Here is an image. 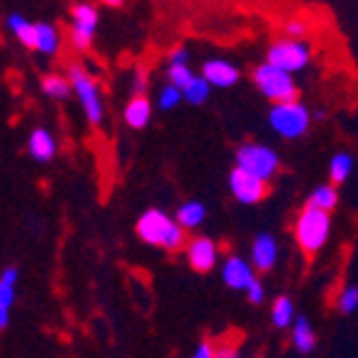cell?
Segmentation results:
<instances>
[{
    "mask_svg": "<svg viewBox=\"0 0 358 358\" xmlns=\"http://www.w3.org/2000/svg\"><path fill=\"white\" fill-rule=\"evenodd\" d=\"M134 231H137V236H140L145 244L159 246L164 252H179V249L187 244V229L177 219L167 217L162 209H147V212L137 219Z\"/></svg>",
    "mask_w": 358,
    "mask_h": 358,
    "instance_id": "1",
    "label": "cell"
},
{
    "mask_svg": "<svg viewBox=\"0 0 358 358\" xmlns=\"http://www.w3.org/2000/svg\"><path fill=\"white\" fill-rule=\"evenodd\" d=\"M331 234V217L329 212L313 209L306 204L296 219V241L306 254H319Z\"/></svg>",
    "mask_w": 358,
    "mask_h": 358,
    "instance_id": "2",
    "label": "cell"
},
{
    "mask_svg": "<svg viewBox=\"0 0 358 358\" xmlns=\"http://www.w3.org/2000/svg\"><path fill=\"white\" fill-rule=\"evenodd\" d=\"M254 85H257L259 92H262L264 97H268L274 105L296 102V97H299V87H296V83H294V78H291L289 73H284V70H279V67L268 65V62H264V65H259L257 70H254Z\"/></svg>",
    "mask_w": 358,
    "mask_h": 358,
    "instance_id": "3",
    "label": "cell"
},
{
    "mask_svg": "<svg viewBox=\"0 0 358 358\" xmlns=\"http://www.w3.org/2000/svg\"><path fill=\"white\" fill-rule=\"evenodd\" d=\"M67 78L73 85V92L78 95L80 105L85 110V117L90 124H100L105 117V107H102V97H100V87H97L95 78L85 70L83 65H70L67 70Z\"/></svg>",
    "mask_w": 358,
    "mask_h": 358,
    "instance_id": "4",
    "label": "cell"
},
{
    "mask_svg": "<svg viewBox=\"0 0 358 358\" xmlns=\"http://www.w3.org/2000/svg\"><path fill=\"white\" fill-rule=\"evenodd\" d=\"M268 124L274 132H279L286 140H296L311 124V115L308 110L301 105V102H281V105H274L271 112H268Z\"/></svg>",
    "mask_w": 358,
    "mask_h": 358,
    "instance_id": "5",
    "label": "cell"
},
{
    "mask_svg": "<svg viewBox=\"0 0 358 358\" xmlns=\"http://www.w3.org/2000/svg\"><path fill=\"white\" fill-rule=\"evenodd\" d=\"M236 167L268 182L279 172V157L271 147L259 145V142H246L236 150Z\"/></svg>",
    "mask_w": 358,
    "mask_h": 358,
    "instance_id": "6",
    "label": "cell"
},
{
    "mask_svg": "<svg viewBox=\"0 0 358 358\" xmlns=\"http://www.w3.org/2000/svg\"><path fill=\"white\" fill-rule=\"evenodd\" d=\"M266 62L289 75L301 73L303 67L311 62V45H308L306 40H291V38L276 40V43L268 48Z\"/></svg>",
    "mask_w": 358,
    "mask_h": 358,
    "instance_id": "7",
    "label": "cell"
},
{
    "mask_svg": "<svg viewBox=\"0 0 358 358\" xmlns=\"http://www.w3.org/2000/svg\"><path fill=\"white\" fill-rule=\"evenodd\" d=\"M73 30H70V40L78 50H90L92 48V38H95V30L100 25V13L92 3H78L73 8Z\"/></svg>",
    "mask_w": 358,
    "mask_h": 358,
    "instance_id": "8",
    "label": "cell"
},
{
    "mask_svg": "<svg viewBox=\"0 0 358 358\" xmlns=\"http://www.w3.org/2000/svg\"><path fill=\"white\" fill-rule=\"evenodd\" d=\"M229 189L236 196V201H241V204H257V201H262L266 196L268 185L264 179L234 167L229 174Z\"/></svg>",
    "mask_w": 358,
    "mask_h": 358,
    "instance_id": "9",
    "label": "cell"
},
{
    "mask_svg": "<svg viewBox=\"0 0 358 358\" xmlns=\"http://www.w3.org/2000/svg\"><path fill=\"white\" fill-rule=\"evenodd\" d=\"M187 259H189V266L199 274H209L217 264V244H214L209 236H194V239L187 244Z\"/></svg>",
    "mask_w": 358,
    "mask_h": 358,
    "instance_id": "10",
    "label": "cell"
},
{
    "mask_svg": "<svg viewBox=\"0 0 358 358\" xmlns=\"http://www.w3.org/2000/svg\"><path fill=\"white\" fill-rule=\"evenodd\" d=\"M222 279L229 289L246 291L257 281V276H254V266L249 262H244L241 257H229L222 266Z\"/></svg>",
    "mask_w": 358,
    "mask_h": 358,
    "instance_id": "11",
    "label": "cell"
},
{
    "mask_svg": "<svg viewBox=\"0 0 358 358\" xmlns=\"http://www.w3.org/2000/svg\"><path fill=\"white\" fill-rule=\"evenodd\" d=\"M201 78L207 80L212 87H231V85L239 83V67L231 65L229 60L214 57V60L204 62V67H201Z\"/></svg>",
    "mask_w": 358,
    "mask_h": 358,
    "instance_id": "12",
    "label": "cell"
},
{
    "mask_svg": "<svg viewBox=\"0 0 358 358\" xmlns=\"http://www.w3.org/2000/svg\"><path fill=\"white\" fill-rule=\"evenodd\" d=\"M279 259V244L271 234H259L252 244V264L259 271H271Z\"/></svg>",
    "mask_w": 358,
    "mask_h": 358,
    "instance_id": "13",
    "label": "cell"
},
{
    "mask_svg": "<svg viewBox=\"0 0 358 358\" xmlns=\"http://www.w3.org/2000/svg\"><path fill=\"white\" fill-rule=\"evenodd\" d=\"M57 152V142L52 137V132H48L45 127H38L30 132L28 137V155L35 162H50Z\"/></svg>",
    "mask_w": 358,
    "mask_h": 358,
    "instance_id": "14",
    "label": "cell"
},
{
    "mask_svg": "<svg viewBox=\"0 0 358 358\" xmlns=\"http://www.w3.org/2000/svg\"><path fill=\"white\" fill-rule=\"evenodd\" d=\"M8 30H10L25 48L38 50V22H30L28 17L10 13V15H8Z\"/></svg>",
    "mask_w": 358,
    "mask_h": 358,
    "instance_id": "15",
    "label": "cell"
},
{
    "mask_svg": "<svg viewBox=\"0 0 358 358\" xmlns=\"http://www.w3.org/2000/svg\"><path fill=\"white\" fill-rule=\"evenodd\" d=\"M152 120V102L145 95L132 97L124 107V122L132 129H145Z\"/></svg>",
    "mask_w": 358,
    "mask_h": 358,
    "instance_id": "16",
    "label": "cell"
},
{
    "mask_svg": "<svg viewBox=\"0 0 358 358\" xmlns=\"http://www.w3.org/2000/svg\"><path fill=\"white\" fill-rule=\"evenodd\" d=\"M291 341H294L296 351H301V353H311L313 348H316V331L311 329L308 319L299 316V319L294 321V331H291Z\"/></svg>",
    "mask_w": 358,
    "mask_h": 358,
    "instance_id": "17",
    "label": "cell"
},
{
    "mask_svg": "<svg viewBox=\"0 0 358 358\" xmlns=\"http://www.w3.org/2000/svg\"><path fill=\"white\" fill-rule=\"evenodd\" d=\"M40 87H43L45 95L52 97V100H67V97L73 95V85H70L67 75H57V73L45 75Z\"/></svg>",
    "mask_w": 358,
    "mask_h": 358,
    "instance_id": "18",
    "label": "cell"
},
{
    "mask_svg": "<svg viewBox=\"0 0 358 358\" xmlns=\"http://www.w3.org/2000/svg\"><path fill=\"white\" fill-rule=\"evenodd\" d=\"M204 217H207V207L196 199L185 201V204L177 209V222L182 224L185 229H196V227L204 222Z\"/></svg>",
    "mask_w": 358,
    "mask_h": 358,
    "instance_id": "19",
    "label": "cell"
},
{
    "mask_svg": "<svg viewBox=\"0 0 358 358\" xmlns=\"http://www.w3.org/2000/svg\"><path fill=\"white\" fill-rule=\"evenodd\" d=\"M60 30L50 22H38V52L43 55H55L60 50Z\"/></svg>",
    "mask_w": 358,
    "mask_h": 358,
    "instance_id": "20",
    "label": "cell"
},
{
    "mask_svg": "<svg viewBox=\"0 0 358 358\" xmlns=\"http://www.w3.org/2000/svg\"><path fill=\"white\" fill-rule=\"evenodd\" d=\"M336 204H338V192H336L334 185H321L311 192L308 196V207L313 209H321V212H334Z\"/></svg>",
    "mask_w": 358,
    "mask_h": 358,
    "instance_id": "21",
    "label": "cell"
},
{
    "mask_svg": "<svg viewBox=\"0 0 358 358\" xmlns=\"http://www.w3.org/2000/svg\"><path fill=\"white\" fill-rule=\"evenodd\" d=\"M271 319H274L276 329H289L294 326L296 316H294V301L289 296H279L271 306Z\"/></svg>",
    "mask_w": 358,
    "mask_h": 358,
    "instance_id": "22",
    "label": "cell"
},
{
    "mask_svg": "<svg viewBox=\"0 0 358 358\" xmlns=\"http://www.w3.org/2000/svg\"><path fill=\"white\" fill-rule=\"evenodd\" d=\"M353 169V157L346 155V152H338V155H334V159H331L329 164V174H331V182L334 185H341V182H346L348 174H351Z\"/></svg>",
    "mask_w": 358,
    "mask_h": 358,
    "instance_id": "23",
    "label": "cell"
},
{
    "mask_svg": "<svg viewBox=\"0 0 358 358\" xmlns=\"http://www.w3.org/2000/svg\"><path fill=\"white\" fill-rule=\"evenodd\" d=\"M209 90H212V85L199 75V78H194L185 90H182V95H185V100L189 102V105H201V102H207Z\"/></svg>",
    "mask_w": 358,
    "mask_h": 358,
    "instance_id": "24",
    "label": "cell"
},
{
    "mask_svg": "<svg viewBox=\"0 0 358 358\" xmlns=\"http://www.w3.org/2000/svg\"><path fill=\"white\" fill-rule=\"evenodd\" d=\"M167 78H169V85H174V87H179V90H185L187 85L196 78V75L189 70V65H169Z\"/></svg>",
    "mask_w": 358,
    "mask_h": 358,
    "instance_id": "25",
    "label": "cell"
},
{
    "mask_svg": "<svg viewBox=\"0 0 358 358\" xmlns=\"http://www.w3.org/2000/svg\"><path fill=\"white\" fill-rule=\"evenodd\" d=\"M182 100H185V95H182V90L174 87V85H167V87H162L159 97H157V105H159V110L169 112V110H174V107H177Z\"/></svg>",
    "mask_w": 358,
    "mask_h": 358,
    "instance_id": "26",
    "label": "cell"
},
{
    "mask_svg": "<svg viewBox=\"0 0 358 358\" xmlns=\"http://www.w3.org/2000/svg\"><path fill=\"white\" fill-rule=\"evenodd\" d=\"M338 308L343 313H353L358 308V286H348V289L341 291L338 296Z\"/></svg>",
    "mask_w": 358,
    "mask_h": 358,
    "instance_id": "27",
    "label": "cell"
},
{
    "mask_svg": "<svg viewBox=\"0 0 358 358\" xmlns=\"http://www.w3.org/2000/svg\"><path fill=\"white\" fill-rule=\"evenodd\" d=\"M306 30H308V25L303 20H289L284 25V33H286V38H291V40H303V35H306Z\"/></svg>",
    "mask_w": 358,
    "mask_h": 358,
    "instance_id": "28",
    "label": "cell"
},
{
    "mask_svg": "<svg viewBox=\"0 0 358 358\" xmlns=\"http://www.w3.org/2000/svg\"><path fill=\"white\" fill-rule=\"evenodd\" d=\"M13 303H15V286L0 279V306L13 308Z\"/></svg>",
    "mask_w": 358,
    "mask_h": 358,
    "instance_id": "29",
    "label": "cell"
},
{
    "mask_svg": "<svg viewBox=\"0 0 358 358\" xmlns=\"http://www.w3.org/2000/svg\"><path fill=\"white\" fill-rule=\"evenodd\" d=\"M246 294H249V301L252 303H262L264 301V284L257 279L249 289H246Z\"/></svg>",
    "mask_w": 358,
    "mask_h": 358,
    "instance_id": "30",
    "label": "cell"
},
{
    "mask_svg": "<svg viewBox=\"0 0 358 358\" xmlns=\"http://www.w3.org/2000/svg\"><path fill=\"white\" fill-rule=\"evenodd\" d=\"M187 60H189L187 48H174V50L169 52V65H187Z\"/></svg>",
    "mask_w": 358,
    "mask_h": 358,
    "instance_id": "31",
    "label": "cell"
},
{
    "mask_svg": "<svg viewBox=\"0 0 358 358\" xmlns=\"http://www.w3.org/2000/svg\"><path fill=\"white\" fill-rule=\"evenodd\" d=\"M0 279L8 281V284H13V286H17V279H20V268L10 264V266H6L3 271H0Z\"/></svg>",
    "mask_w": 358,
    "mask_h": 358,
    "instance_id": "32",
    "label": "cell"
},
{
    "mask_svg": "<svg viewBox=\"0 0 358 358\" xmlns=\"http://www.w3.org/2000/svg\"><path fill=\"white\" fill-rule=\"evenodd\" d=\"M214 356H217V348H214L209 341H201L192 358H214Z\"/></svg>",
    "mask_w": 358,
    "mask_h": 358,
    "instance_id": "33",
    "label": "cell"
},
{
    "mask_svg": "<svg viewBox=\"0 0 358 358\" xmlns=\"http://www.w3.org/2000/svg\"><path fill=\"white\" fill-rule=\"evenodd\" d=\"M145 90H147V78H145V73H137L134 75V97H140V95H145Z\"/></svg>",
    "mask_w": 358,
    "mask_h": 358,
    "instance_id": "34",
    "label": "cell"
},
{
    "mask_svg": "<svg viewBox=\"0 0 358 358\" xmlns=\"http://www.w3.org/2000/svg\"><path fill=\"white\" fill-rule=\"evenodd\" d=\"M10 326V308H6V306H0V334Z\"/></svg>",
    "mask_w": 358,
    "mask_h": 358,
    "instance_id": "35",
    "label": "cell"
},
{
    "mask_svg": "<svg viewBox=\"0 0 358 358\" xmlns=\"http://www.w3.org/2000/svg\"><path fill=\"white\" fill-rule=\"evenodd\" d=\"M214 358H239V356H236V351H231V348H217V356Z\"/></svg>",
    "mask_w": 358,
    "mask_h": 358,
    "instance_id": "36",
    "label": "cell"
},
{
    "mask_svg": "<svg viewBox=\"0 0 358 358\" xmlns=\"http://www.w3.org/2000/svg\"><path fill=\"white\" fill-rule=\"evenodd\" d=\"M100 3H105V6H110V8H117V6H122L124 0H100Z\"/></svg>",
    "mask_w": 358,
    "mask_h": 358,
    "instance_id": "37",
    "label": "cell"
}]
</instances>
